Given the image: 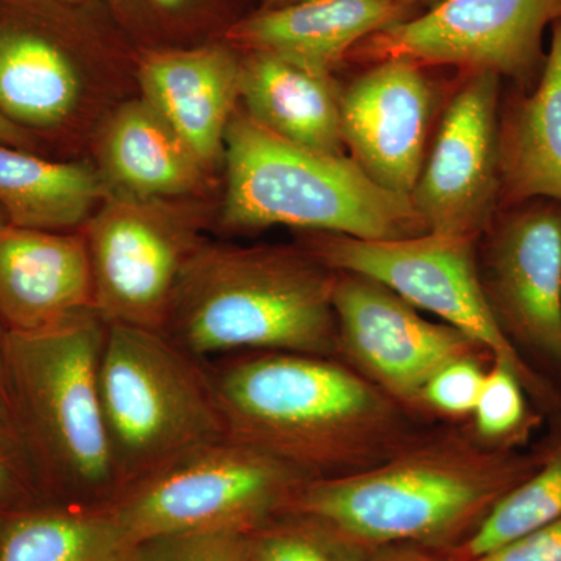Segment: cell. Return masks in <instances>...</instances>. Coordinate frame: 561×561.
I'll return each instance as SVG.
<instances>
[{
	"mask_svg": "<svg viewBox=\"0 0 561 561\" xmlns=\"http://www.w3.org/2000/svg\"><path fill=\"white\" fill-rule=\"evenodd\" d=\"M209 370L227 437L308 481L368 470L430 431L337 357L253 351Z\"/></svg>",
	"mask_w": 561,
	"mask_h": 561,
	"instance_id": "obj_1",
	"label": "cell"
},
{
	"mask_svg": "<svg viewBox=\"0 0 561 561\" xmlns=\"http://www.w3.org/2000/svg\"><path fill=\"white\" fill-rule=\"evenodd\" d=\"M537 467L535 449L493 448L470 426L427 431L368 470L306 482L287 511L313 516L368 551L451 552Z\"/></svg>",
	"mask_w": 561,
	"mask_h": 561,
	"instance_id": "obj_2",
	"label": "cell"
},
{
	"mask_svg": "<svg viewBox=\"0 0 561 561\" xmlns=\"http://www.w3.org/2000/svg\"><path fill=\"white\" fill-rule=\"evenodd\" d=\"M335 279L300 243L208 241L187 265L162 332L206 362L253 351L335 357Z\"/></svg>",
	"mask_w": 561,
	"mask_h": 561,
	"instance_id": "obj_3",
	"label": "cell"
},
{
	"mask_svg": "<svg viewBox=\"0 0 561 561\" xmlns=\"http://www.w3.org/2000/svg\"><path fill=\"white\" fill-rule=\"evenodd\" d=\"M95 2L13 0L0 13V114L87 158L103 119L138 94L136 49Z\"/></svg>",
	"mask_w": 561,
	"mask_h": 561,
	"instance_id": "obj_4",
	"label": "cell"
},
{
	"mask_svg": "<svg viewBox=\"0 0 561 561\" xmlns=\"http://www.w3.org/2000/svg\"><path fill=\"white\" fill-rule=\"evenodd\" d=\"M106 331L92 308L3 339L11 427L36 482L65 504L106 505L117 494L101 400Z\"/></svg>",
	"mask_w": 561,
	"mask_h": 561,
	"instance_id": "obj_5",
	"label": "cell"
},
{
	"mask_svg": "<svg viewBox=\"0 0 561 561\" xmlns=\"http://www.w3.org/2000/svg\"><path fill=\"white\" fill-rule=\"evenodd\" d=\"M214 225L230 234L287 227L362 241L430 232L411 197L383 190L346 154L302 149L278 138L241 106L225 140Z\"/></svg>",
	"mask_w": 561,
	"mask_h": 561,
	"instance_id": "obj_6",
	"label": "cell"
},
{
	"mask_svg": "<svg viewBox=\"0 0 561 561\" xmlns=\"http://www.w3.org/2000/svg\"><path fill=\"white\" fill-rule=\"evenodd\" d=\"M101 400L117 494L227 435L208 362L162 331L108 323Z\"/></svg>",
	"mask_w": 561,
	"mask_h": 561,
	"instance_id": "obj_7",
	"label": "cell"
},
{
	"mask_svg": "<svg viewBox=\"0 0 561 561\" xmlns=\"http://www.w3.org/2000/svg\"><path fill=\"white\" fill-rule=\"evenodd\" d=\"M301 247L335 272L357 273L389 287L419 311L470 337L523 382L545 416L561 412V391L522 359L494 320L478 265L479 239L426 234L362 241L330 232H302Z\"/></svg>",
	"mask_w": 561,
	"mask_h": 561,
	"instance_id": "obj_8",
	"label": "cell"
},
{
	"mask_svg": "<svg viewBox=\"0 0 561 561\" xmlns=\"http://www.w3.org/2000/svg\"><path fill=\"white\" fill-rule=\"evenodd\" d=\"M305 476L268 454L220 437L121 491L108 507L131 545L181 531H249L286 512Z\"/></svg>",
	"mask_w": 561,
	"mask_h": 561,
	"instance_id": "obj_9",
	"label": "cell"
},
{
	"mask_svg": "<svg viewBox=\"0 0 561 561\" xmlns=\"http://www.w3.org/2000/svg\"><path fill=\"white\" fill-rule=\"evenodd\" d=\"M217 201L108 197L81 228L94 308L110 324L164 331L180 280L208 242Z\"/></svg>",
	"mask_w": 561,
	"mask_h": 561,
	"instance_id": "obj_10",
	"label": "cell"
},
{
	"mask_svg": "<svg viewBox=\"0 0 561 561\" xmlns=\"http://www.w3.org/2000/svg\"><path fill=\"white\" fill-rule=\"evenodd\" d=\"M478 265L502 334L561 391V202L497 210L479 239Z\"/></svg>",
	"mask_w": 561,
	"mask_h": 561,
	"instance_id": "obj_11",
	"label": "cell"
},
{
	"mask_svg": "<svg viewBox=\"0 0 561 561\" xmlns=\"http://www.w3.org/2000/svg\"><path fill=\"white\" fill-rule=\"evenodd\" d=\"M559 21L561 0H440L362 41L356 54L490 72L530 91L545 68V33Z\"/></svg>",
	"mask_w": 561,
	"mask_h": 561,
	"instance_id": "obj_12",
	"label": "cell"
},
{
	"mask_svg": "<svg viewBox=\"0 0 561 561\" xmlns=\"http://www.w3.org/2000/svg\"><path fill=\"white\" fill-rule=\"evenodd\" d=\"M337 357L423 421L424 386L449 362L491 357L456 328L424 319L400 295L357 273L337 272Z\"/></svg>",
	"mask_w": 561,
	"mask_h": 561,
	"instance_id": "obj_13",
	"label": "cell"
},
{
	"mask_svg": "<svg viewBox=\"0 0 561 561\" xmlns=\"http://www.w3.org/2000/svg\"><path fill=\"white\" fill-rule=\"evenodd\" d=\"M501 79L467 73L443 106L411 201L430 232L481 239L500 210Z\"/></svg>",
	"mask_w": 561,
	"mask_h": 561,
	"instance_id": "obj_14",
	"label": "cell"
},
{
	"mask_svg": "<svg viewBox=\"0 0 561 561\" xmlns=\"http://www.w3.org/2000/svg\"><path fill=\"white\" fill-rule=\"evenodd\" d=\"M426 68L376 61L342 88V135L350 158L376 184L411 197L426 161L443 90Z\"/></svg>",
	"mask_w": 561,
	"mask_h": 561,
	"instance_id": "obj_15",
	"label": "cell"
},
{
	"mask_svg": "<svg viewBox=\"0 0 561 561\" xmlns=\"http://www.w3.org/2000/svg\"><path fill=\"white\" fill-rule=\"evenodd\" d=\"M241 73L242 51L224 38L136 50L138 94L219 176L228 127L241 106Z\"/></svg>",
	"mask_w": 561,
	"mask_h": 561,
	"instance_id": "obj_16",
	"label": "cell"
},
{
	"mask_svg": "<svg viewBox=\"0 0 561 561\" xmlns=\"http://www.w3.org/2000/svg\"><path fill=\"white\" fill-rule=\"evenodd\" d=\"M108 197L217 201L221 176L209 171L139 94L111 111L88 149ZM220 195V194H219Z\"/></svg>",
	"mask_w": 561,
	"mask_h": 561,
	"instance_id": "obj_17",
	"label": "cell"
},
{
	"mask_svg": "<svg viewBox=\"0 0 561 561\" xmlns=\"http://www.w3.org/2000/svg\"><path fill=\"white\" fill-rule=\"evenodd\" d=\"M92 308L94 278L83 232L0 221V323L5 331L43 330Z\"/></svg>",
	"mask_w": 561,
	"mask_h": 561,
	"instance_id": "obj_18",
	"label": "cell"
},
{
	"mask_svg": "<svg viewBox=\"0 0 561 561\" xmlns=\"http://www.w3.org/2000/svg\"><path fill=\"white\" fill-rule=\"evenodd\" d=\"M415 11L409 0H300L241 18L224 39L242 51H265L334 76L362 41L411 20Z\"/></svg>",
	"mask_w": 561,
	"mask_h": 561,
	"instance_id": "obj_19",
	"label": "cell"
},
{
	"mask_svg": "<svg viewBox=\"0 0 561 561\" xmlns=\"http://www.w3.org/2000/svg\"><path fill=\"white\" fill-rule=\"evenodd\" d=\"M530 91L513 88L500 113V209L535 198L561 202V21Z\"/></svg>",
	"mask_w": 561,
	"mask_h": 561,
	"instance_id": "obj_20",
	"label": "cell"
},
{
	"mask_svg": "<svg viewBox=\"0 0 561 561\" xmlns=\"http://www.w3.org/2000/svg\"><path fill=\"white\" fill-rule=\"evenodd\" d=\"M342 88L334 76L265 51H242L243 113L302 149L345 154Z\"/></svg>",
	"mask_w": 561,
	"mask_h": 561,
	"instance_id": "obj_21",
	"label": "cell"
},
{
	"mask_svg": "<svg viewBox=\"0 0 561 561\" xmlns=\"http://www.w3.org/2000/svg\"><path fill=\"white\" fill-rule=\"evenodd\" d=\"M108 198L90 158L47 160L0 146V208L14 227L80 231Z\"/></svg>",
	"mask_w": 561,
	"mask_h": 561,
	"instance_id": "obj_22",
	"label": "cell"
},
{
	"mask_svg": "<svg viewBox=\"0 0 561 561\" xmlns=\"http://www.w3.org/2000/svg\"><path fill=\"white\" fill-rule=\"evenodd\" d=\"M130 548L108 504L61 502L0 523V561H124Z\"/></svg>",
	"mask_w": 561,
	"mask_h": 561,
	"instance_id": "obj_23",
	"label": "cell"
},
{
	"mask_svg": "<svg viewBox=\"0 0 561 561\" xmlns=\"http://www.w3.org/2000/svg\"><path fill=\"white\" fill-rule=\"evenodd\" d=\"M549 431L537 445L538 467L483 519L463 545L448 552L476 561L561 516V412L548 416Z\"/></svg>",
	"mask_w": 561,
	"mask_h": 561,
	"instance_id": "obj_24",
	"label": "cell"
},
{
	"mask_svg": "<svg viewBox=\"0 0 561 561\" xmlns=\"http://www.w3.org/2000/svg\"><path fill=\"white\" fill-rule=\"evenodd\" d=\"M136 50L191 47L224 38L227 0H103Z\"/></svg>",
	"mask_w": 561,
	"mask_h": 561,
	"instance_id": "obj_25",
	"label": "cell"
},
{
	"mask_svg": "<svg viewBox=\"0 0 561 561\" xmlns=\"http://www.w3.org/2000/svg\"><path fill=\"white\" fill-rule=\"evenodd\" d=\"M542 416L518 376L502 362L491 360L470 419L476 438L493 448L519 449L540 426Z\"/></svg>",
	"mask_w": 561,
	"mask_h": 561,
	"instance_id": "obj_26",
	"label": "cell"
},
{
	"mask_svg": "<svg viewBox=\"0 0 561 561\" xmlns=\"http://www.w3.org/2000/svg\"><path fill=\"white\" fill-rule=\"evenodd\" d=\"M253 561H365L360 548L305 513L286 511L249 531Z\"/></svg>",
	"mask_w": 561,
	"mask_h": 561,
	"instance_id": "obj_27",
	"label": "cell"
},
{
	"mask_svg": "<svg viewBox=\"0 0 561 561\" xmlns=\"http://www.w3.org/2000/svg\"><path fill=\"white\" fill-rule=\"evenodd\" d=\"M124 561H253L249 534L181 531L131 545Z\"/></svg>",
	"mask_w": 561,
	"mask_h": 561,
	"instance_id": "obj_28",
	"label": "cell"
},
{
	"mask_svg": "<svg viewBox=\"0 0 561 561\" xmlns=\"http://www.w3.org/2000/svg\"><path fill=\"white\" fill-rule=\"evenodd\" d=\"M490 362L489 357H461L435 373L421 394L427 419L470 421Z\"/></svg>",
	"mask_w": 561,
	"mask_h": 561,
	"instance_id": "obj_29",
	"label": "cell"
},
{
	"mask_svg": "<svg viewBox=\"0 0 561 561\" xmlns=\"http://www.w3.org/2000/svg\"><path fill=\"white\" fill-rule=\"evenodd\" d=\"M36 485L31 461L16 432L0 420V505L13 504Z\"/></svg>",
	"mask_w": 561,
	"mask_h": 561,
	"instance_id": "obj_30",
	"label": "cell"
},
{
	"mask_svg": "<svg viewBox=\"0 0 561 561\" xmlns=\"http://www.w3.org/2000/svg\"><path fill=\"white\" fill-rule=\"evenodd\" d=\"M476 561H561V516Z\"/></svg>",
	"mask_w": 561,
	"mask_h": 561,
	"instance_id": "obj_31",
	"label": "cell"
},
{
	"mask_svg": "<svg viewBox=\"0 0 561 561\" xmlns=\"http://www.w3.org/2000/svg\"><path fill=\"white\" fill-rule=\"evenodd\" d=\"M365 561H459L448 552L435 549L419 548V546H389L375 549Z\"/></svg>",
	"mask_w": 561,
	"mask_h": 561,
	"instance_id": "obj_32",
	"label": "cell"
},
{
	"mask_svg": "<svg viewBox=\"0 0 561 561\" xmlns=\"http://www.w3.org/2000/svg\"><path fill=\"white\" fill-rule=\"evenodd\" d=\"M0 146L31 150L32 147H35V138H33L31 133L22 130V128L0 114Z\"/></svg>",
	"mask_w": 561,
	"mask_h": 561,
	"instance_id": "obj_33",
	"label": "cell"
},
{
	"mask_svg": "<svg viewBox=\"0 0 561 561\" xmlns=\"http://www.w3.org/2000/svg\"><path fill=\"white\" fill-rule=\"evenodd\" d=\"M3 339H5V328L0 323V420L10 423V401L9 391H7L5 362H3Z\"/></svg>",
	"mask_w": 561,
	"mask_h": 561,
	"instance_id": "obj_34",
	"label": "cell"
},
{
	"mask_svg": "<svg viewBox=\"0 0 561 561\" xmlns=\"http://www.w3.org/2000/svg\"><path fill=\"white\" fill-rule=\"evenodd\" d=\"M300 2V0H261L260 10H276L283 7L291 5V3Z\"/></svg>",
	"mask_w": 561,
	"mask_h": 561,
	"instance_id": "obj_35",
	"label": "cell"
},
{
	"mask_svg": "<svg viewBox=\"0 0 561 561\" xmlns=\"http://www.w3.org/2000/svg\"><path fill=\"white\" fill-rule=\"evenodd\" d=\"M409 2H411L415 9L423 7L424 10H427L431 9V7H434L435 3L440 2V0H409Z\"/></svg>",
	"mask_w": 561,
	"mask_h": 561,
	"instance_id": "obj_36",
	"label": "cell"
},
{
	"mask_svg": "<svg viewBox=\"0 0 561 561\" xmlns=\"http://www.w3.org/2000/svg\"><path fill=\"white\" fill-rule=\"evenodd\" d=\"M54 2L68 3V5H83V3L95 2V0H54Z\"/></svg>",
	"mask_w": 561,
	"mask_h": 561,
	"instance_id": "obj_37",
	"label": "cell"
},
{
	"mask_svg": "<svg viewBox=\"0 0 561 561\" xmlns=\"http://www.w3.org/2000/svg\"><path fill=\"white\" fill-rule=\"evenodd\" d=\"M0 221H3L2 217H0Z\"/></svg>",
	"mask_w": 561,
	"mask_h": 561,
	"instance_id": "obj_38",
	"label": "cell"
}]
</instances>
